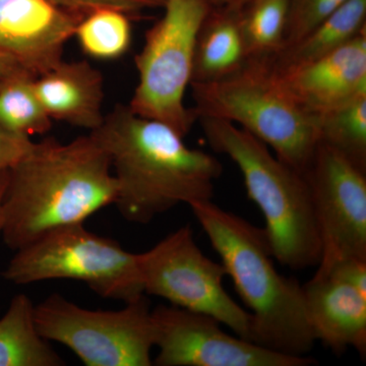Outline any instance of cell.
<instances>
[{
	"instance_id": "6da1fadb",
	"label": "cell",
	"mask_w": 366,
	"mask_h": 366,
	"mask_svg": "<svg viewBox=\"0 0 366 366\" xmlns=\"http://www.w3.org/2000/svg\"><path fill=\"white\" fill-rule=\"evenodd\" d=\"M117 197L112 160L95 137L67 144L46 137L7 169L0 236L16 252L53 230L85 223Z\"/></svg>"
},
{
	"instance_id": "7a4b0ae2",
	"label": "cell",
	"mask_w": 366,
	"mask_h": 366,
	"mask_svg": "<svg viewBox=\"0 0 366 366\" xmlns=\"http://www.w3.org/2000/svg\"><path fill=\"white\" fill-rule=\"evenodd\" d=\"M90 134L112 160L114 204L125 220L144 225L178 204L213 199L222 164L187 147L169 125L118 104Z\"/></svg>"
},
{
	"instance_id": "3957f363",
	"label": "cell",
	"mask_w": 366,
	"mask_h": 366,
	"mask_svg": "<svg viewBox=\"0 0 366 366\" xmlns=\"http://www.w3.org/2000/svg\"><path fill=\"white\" fill-rule=\"evenodd\" d=\"M236 292L249 308L252 341L290 355L307 356L315 338L302 285L279 273L264 229L211 201L189 204Z\"/></svg>"
},
{
	"instance_id": "277c9868",
	"label": "cell",
	"mask_w": 366,
	"mask_h": 366,
	"mask_svg": "<svg viewBox=\"0 0 366 366\" xmlns=\"http://www.w3.org/2000/svg\"><path fill=\"white\" fill-rule=\"evenodd\" d=\"M197 122L209 147L227 156L242 172L247 197L264 217L274 261L292 269L317 267L322 247L305 174L237 125L211 117H199Z\"/></svg>"
},
{
	"instance_id": "5b68a950",
	"label": "cell",
	"mask_w": 366,
	"mask_h": 366,
	"mask_svg": "<svg viewBox=\"0 0 366 366\" xmlns=\"http://www.w3.org/2000/svg\"><path fill=\"white\" fill-rule=\"evenodd\" d=\"M189 86L197 119L216 118L242 127L305 174L319 144L317 117L303 112L284 90L272 57L247 59L222 79Z\"/></svg>"
},
{
	"instance_id": "8992f818",
	"label": "cell",
	"mask_w": 366,
	"mask_h": 366,
	"mask_svg": "<svg viewBox=\"0 0 366 366\" xmlns=\"http://www.w3.org/2000/svg\"><path fill=\"white\" fill-rule=\"evenodd\" d=\"M1 276L16 285L83 282L100 297L124 303L144 295L137 254L91 232L84 224L56 229L16 250Z\"/></svg>"
},
{
	"instance_id": "52a82bcc",
	"label": "cell",
	"mask_w": 366,
	"mask_h": 366,
	"mask_svg": "<svg viewBox=\"0 0 366 366\" xmlns=\"http://www.w3.org/2000/svg\"><path fill=\"white\" fill-rule=\"evenodd\" d=\"M163 9L134 60L139 81L129 107L184 137L197 122L184 97L192 81L197 34L211 6L206 0H166Z\"/></svg>"
},
{
	"instance_id": "ba28073f",
	"label": "cell",
	"mask_w": 366,
	"mask_h": 366,
	"mask_svg": "<svg viewBox=\"0 0 366 366\" xmlns=\"http://www.w3.org/2000/svg\"><path fill=\"white\" fill-rule=\"evenodd\" d=\"M40 334L71 349L86 366H150L155 348L146 295L119 310H91L60 295L35 305Z\"/></svg>"
},
{
	"instance_id": "9c48e42d",
	"label": "cell",
	"mask_w": 366,
	"mask_h": 366,
	"mask_svg": "<svg viewBox=\"0 0 366 366\" xmlns=\"http://www.w3.org/2000/svg\"><path fill=\"white\" fill-rule=\"evenodd\" d=\"M146 295L157 296L171 305L209 315L252 341V317L232 300L223 285L222 262L202 252L189 225L182 226L155 247L137 254Z\"/></svg>"
},
{
	"instance_id": "30bf717a",
	"label": "cell",
	"mask_w": 366,
	"mask_h": 366,
	"mask_svg": "<svg viewBox=\"0 0 366 366\" xmlns=\"http://www.w3.org/2000/svg\"><path fill=\"white\" fill-rule=\"evenodd\" d=\"M305 177L322 247L317 266L342 259L366 261V170L319 143Z\"/></svg>"
},
{
	"instance_id": "8fae6325",
	"label": "cell",
	"mask_w": 366,
	"mask_h": 366,
	"mask_svg": "<svg viewBox=\"0 0 366 366\" xmlns=\"http://www.w3.org/2000/svg\"><path fill=\"white\" fill-rule=\"evenodd\" d=\"M158 366H308L310 356L290 355L224 331L209 315L174 305L152 310Z\"/></svg>"
},
{
	"instance_id": "7c38bea8",
	"label": "cell",
	"mask_w": 366,
	"mask_h": 366,
	"mask_svg": "<svg viewBox=\"0 0 366 366\" xmlns=\"http://www.w3.org/2000/svg\"><path fill=\"white\" fill-rule=\"evenodd\" d=\"M81 19L50 0H0V51L37 78L64 60Z\"/></svg>"
},
{
	"instance_id": "4fadbf2b",
	"label": "cell",
	"mask_w": 366,
	"mask_h": 366,
	"mask_svg": "<svg viewBox=\"0 0 366 366\" xmlns=\"http://www.w3.org/2000/svg\"><path fill=\"white\" fill-rule=\"evenodd\" d=\"M274 69L296 104L320 117L366 95V31L319 59Z\"/></svg>"
},
{
	"instance_id": "5bb4252c",
	"label": "cell",
	"mask_w": 366,
	"mask_h": 366,
	"mask_svg": "<svg viewBox=\"0 0 366 366\" xmlns=\"http://www.w3.org/2000/svg\"><path fill=\"white\" fill-rule=\"evenodd\" d=\"M302 289L315 341L336 354L353 348L365 357L366 295L344 282L317 273Z\"/></svg>"
},
{
	"instance_id": "9a60e30c",
	"label": "cell",
	"mask_w": 366,
	"mask_h": 366,
	"mask_svg": "<svg viewBox=\"0 0 366 366\" xmlns=\"http://www.w3.org/2000/svg\"><path fill=\"white\" fill-rule=\"evenodd\" d=\"M34 90L52 120L93 132L104 122V79L86 60L61 62L34 79Z\"/></svg>"
},
{
	"instance_id": "2e32d148",
	"label": "cell",
	"mask_w": 366,
	"mask_h": 366,
	"mask_svg": "<svg viewBox=\"0 0 366 366\" xmlns=\"http://www.w3.org/2000/svg\"><path fill=\"white\" fill-rule=\"evenodd\" d=\"M247 59L239 11L211 7L197 34L192 83L222 79Z\"/></svg>"
},
{
	"instance_id": "e0dca14e",
	"label": "cell",
	"mask_w": 366,
	"mask_h": 366,
	"mask_svg": "<svg viewBox=\"0 0 366 366\" xmlns=\"http://www.w3.org/2000/svg\"><path fill=\"white\" fill-rule=\"evenodd\" d=\"M66 362L40 334L35 305L28 295H14L0 319V366H62Z\"/></svg>"
},
{
	"instance_id": "ac0fdd59",
	"label": "cell",
	"mask_w": 366,
	"mask_h": 366,
	"mask_svg": "<svg viewBox=\"0 0 366 366\" xmlns=\"http://www.w3.org/2000/svg\"><path fill=\"white\" fill-rule=\"evenodd\" d=\"M366 31V0H348L305 37L272 57L276 69L300 66L346 45Z\"/></svg>"
},
{
	"instance_id": "d6986e66",
	"label": "cell",
	"mask_w": 366,
	"mask_h": 366,
	"mask_svg": "<svg viewBox=\"0 0 366 366\" xmlns=\"http://www.w3.org/2000/svg\"><path fill=\"white\" fill-rule=\"evenodd\" d=\"M35 79L26 71L0 78V124L30 139L47 134L52 127V119L34 90Z\"/></svg>"
},
{
	"instance_id": "ffe728a7",
	"label": "cell",
	"mask_w": 366,
	"mask_h": 366,
	"mask_svg": "<svg viewBox=\"0 0 366 366\" xmlns=\"http://www.w3.org/2000/svg\"><path fill=\"white\" fill-rule=\"evenodd\" d=\"M290 0H250L239 9L247 59L274 57L284 47Z\"/></svg>"
},
{
	"instance_id": "44dd1931",
	"label": "cell",
	"mask_w": 366,
	"mask_h": 366,
	"mask_svg": "<svg viewBox=\"0 0 366 366\" xmlns=\"http://www.w3.org/2000/svg\"><path fill=\"white\" fill-rule=\"evenodd\" d=\"M74 37L91 59H120L129 51L132 44L129 14L109 7L95 9L79 21Z\"/></svg>"
},
{
	"instance_id": "7402d4cb",
	"label": "cell",
	"mask_w": 366,
	"mask_h": 366,
	"mask_svg": "<svg viewBox=\"0 0 366 366\" xmlns=\"http://www.w3.org/2000/svg\"><path fill=\"white\" fill-rule=\"evenodd\" d=\"M319 143L366 170V95L317 117Z\"/></svg>"
},
{
	"instance_id": "603a6c76",
	"label": "cell",
	"mask_w": 366,
	"mask_h": 366,
	"mask_svg": "<svg viewBox=\"0 0 366 366\" xmlns=\"http://www.w3.org/2000/svg\"><path fill=\"white\" fill-rule=\"evenodd\" d=\"M347 1L348 0H290L284 47L305 37Z\"/></svg>"
},
{
	"instance_id": "cb8c5ba5",
	"label": "cell",
	"mask_w": 366,
	"mask_h": 366,
	"mask_svg": "<svg viewBox=\"0 0 366 366\" xmlns=\"http://www.w3.org/2000/svg\"><path fill=\"white\" fill-rule=\"evenodd\" d=\"M61 9L72 14L85 16L86 14L102 7L118 9L132 16L146 9L163 7L166 0H50Z\"/></svg>"
},
{
	"instance_id": "d4e9b609",
	"label": "cell",
	"mask_w": 366,
	"mask_h": 366,
	"mask_svg": "<svg viewBox=\"0 0 366 366\" xmlns=\"http://www.w3.org/2000/svg\"><path fill=\"white\" fill-rule=\"evenodd\" d=\"M315 273L327 274L344 282L366 295V261L360 259H342L326 266H317Z\"/></svg>"
},
{
	"instance_id": "484cf974",
	"label": "cell",
	"mask_w": 366,
	"mask_h": 366,
	"mask_svg": "<svg viewBox=\"0 0 366 366\" xmlns=\"http://www.w3.org/2000/svg\"><path fill=\"white\" fill-rule=\"evenodd\" d=\"M30 137L18 136L0 124V172L9 169L32 148Z\"/></svg>"
},
{
	"instance_id": "4316f807",
	"label": "cell",
	"mask_w": 366,
	"mask_h": 366,
	"mask_svg": "<svg viewBox=\"0 0 366 366\" xmlns=\"http://www.w3.org/2000/svg\"><path fill=\"white\" fill-rule=\"evenodd\" d=\"M26 71L9 55L0 51V78L14 74V72ZM28 72V71H26ZM30 74V72H29Z\"/></svg>"
},
{
	"instance_id": "83f0119b",
	"label": "cell",
	"mask_w": 366,
	"mask_h": 366,
	"mask_svg": "<svg viewBox=\"0 0 366 366\" xmlns=\"http://www.w3.org/2000/svg\"><path fill=\"white\" fill-rule=\"evenodd\" d=\"M207 4L213 9H227L239 11L247 6L250 0H206Z\"/></svg>"
},
{
	"instance_id": "f1b7e54d",
	"label": "cell",
	"mask_w": 366,
	"mask_h": 366,
	"mask_svg": "<svg viewBox=\"0 0 366 366\" xmlns=\"http://www.w3.org/2000/svg\"><path fill=\"white\" fill-rule=\"evenodd\" d=\"M6 173L7 170H4L2 171V172H0V234H1L2 227L1 197L2 194H4V187H6Z\"/></svg>"
}]
</instances>
